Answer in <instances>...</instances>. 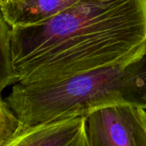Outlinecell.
I'll return each instance as SVG.
<instances>
[{"label": "cell", "mask_w": 146, "mask_h": 146, "mask_svg": "<svg viewBox=\"0 0 146 146\" xmlns=\"http://www.w3.org/2000/svg\"><path fill=\"white\" fill-rule=\"evenodd\" d=\"M146 50V0H79L39 23L11 28L17 82H52L127 64Z\"/></svg>", "instance_id": "1"}, {"label": "cell", "mask_w": 146, "mask_h": 146, "mask_svg": "<svg viewBox=\"0 0 146 146\" xmlns=\"http://www.w3.org/2000/svg\"><path fill=\"white\" fill-rule=\"evenodd\" d=\"M5 100L24 127L84 117L114 103L143 108L131 63L52 82H17Z\"/></svg>", "instance_id": "2"}, {"label": "cell", "mask_w": 146, "mask_h": 146, "mask_svg": "<svg viewBox=\"0 0 146 146\" xmlns=\"http://www.w3.org/2000/svg\"><path fill=\"white\" fill-rule=\"evenodd\" d=\"M85 146H146V109L114 103L84 116Z\"/></svg>", "instance_id": "3"}, {"label": "cell", "mask_w": 146, "mask_h": 146, "mask_svg": "<svg viewBox=\"0 0 146 146\" xmlns=\"http://www.w3.org/2000/svg\"><path fill=\"white\" fill-rule=\"evenodd\" d=\"M84 117L25 126L6 146H85Z\"/></svg>", "instance_id": "4"}, {"label": "cell", "mask_w": 146, "mask_h": 146, "mask_svg": "<svg viewBox=\"0 0 146 146\" xmlns=\"http://www.w3.org/2000/svg\"><path fill=\"white\" fill-rule=\"evenodd\" d=\"M79 0H13L0 11L11 28L41 23L66 11Z\"/></svg>", "instance_id": "5"}, {"label": "cell", "mask_w": 146, "mask_h": 146, "mask_svg": "<svg viewBox=\"0 0 146 146\" xmlns=\"http://www.w3.org/2000/svg\"><path fill=\"white\" fill-rule=\"evenodd\" d=\"M16 83L11 51V27L0 11V96L5 88Z\"/></svg>", "instance_id": "6"}, {"label": "cell", "mask_w": 146, "mask_h": 146, "mask_svg": "<svg viewBox=\"0 0 146 146\" xmlns=\"http://www.w3.org/2000/svg\"><path fill=\"white\" fill-rule=\"evenodd\" d=\"M23 128L18 117L0 96V146H6Z\"/></svg>", "instance_id": "7"}, {"label": "cell", "mask_w": 146, "mask_h": 146, "mask_svg": "<svg viewBox=\"0 0 146 146\" xmlns=\"http://www.w3.org/2000/svg\"><path fill=\"white\" fill-rule=\"evenodd\" d=\"M132 73L141 91L143 108L146 109V50L136 60L131 62Z\"/></svg>", "instance_id": "8"}, {"label": "cell", "mask_w": 146, "mask_h": 146, "mask_svg": "<svg viewBox=\"0 0 146 146\" xmlns=\"http://www.w3.org/2000/svg\"><path fill=\"white\" fill-rule=\"evenodd\" d=\"M4 4V0H0V7H1V5Z\"/></svg>", "instance_id": "9"}, {"label": "cell", "mask_w": 146, "mask_h": 146, "mask_svg": "<svg viewBox=\"0 0 146 146\" xmlns=\"http://www.w3.org/2000/svg\"><path fill=\"white\" fill-rule=\"evenodd\" d=\"M10 1H13V0H4V3H6V2H10Z\"/></svg>", "instance_id": "10"}]
</instances>
